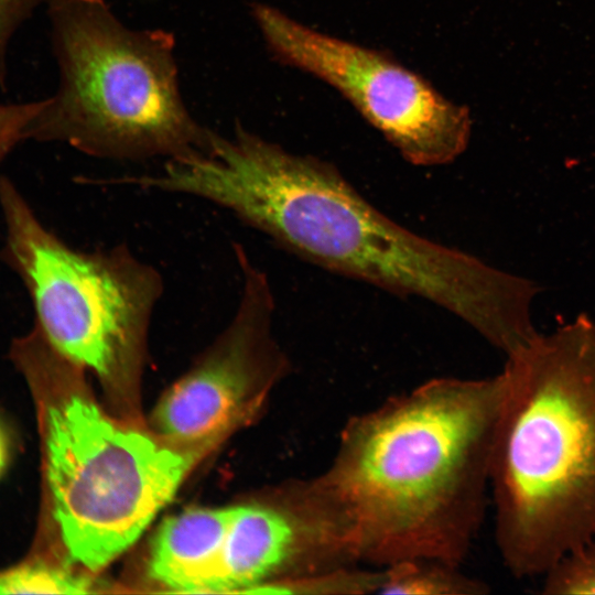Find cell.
Wrapping results in <instances>:
<instances>
[{
    "instance_id": "obj_1",
    "label": "cell",
    "mask_w": 595,
    "mask_h": 595,
    "mask_svg": "<svg viewBox=\"0 0 595 595\" xmlns=\"http://www.w3.org/2000/svg\"><path fill=\"white\" fill-rule=\"evenodd\" d=\"M171 186L231 212L306 262L442 307L505 355L538 333L529 312L537 283L408 229L333 163L240 125L216 133L207 154L176 164Z\"/></svg>"
},
{
    "instance_id": "obj_2",
    "label": "cell",
    "mask_w": 595,
    "mask_h": 595,
    "mask_svg": "<svg viewBox=\"0 0 595 595\" xmlns=\"http://www.w3.org/2000/svg\"><path fill=\"white\" fill-rule=\"evenodd\" d=\"M504 386L502 371L434 378L347 420L317 478L361 564L463 563L485 517Z\"/></svg>"
},
{
    "instance_id": "obj_3",
    "label": "cell",
    "mask_w": 595,
    "mask_h": 595,
    "mask_svg": "<svg viewBox=\"0 0 595 595\" xmlns=\"http://www.w3.org/2000/svg\"><path fill=\"white\" fill-rule=\"evenodd\" d=\"M490 465L495 540L517 578L595 539V322L507 356Z\"/></svg>"
},
{
    "instance_id": "obj_4",
    "label": "cell",
    "mask_w": 595,
    "mask_h": 595,
    "mask_svg": "<svg viewBox=\"0 0 595 595\" xmlns=\"http://www.w3.org/2000/svg\"><path fill=\"white\" fill-rule=\"evenodd\" d=\"M58 71L29 139L66 143L121 161L206 153L215 131L201 125L180 89L175 40L162 29H133L105 0H46Z\"/></svg>"
},
{
    "instance_id": "obj_5",
    "label": "cell",
    "mask_w": 595,
    "mask_h": 595,
    "mask_svg": "<svg viewBox=\"0 0 595 595\" xmlns=\"http://www.w3.org/2000/svg\"><path fill=\"white\" fill-rule=\"evenodd\" d=\"M2 259L21 279L35 326L51 346L110 385L139 374L161 273L127 245L78 250L47 229L9 178L0 177Z\"/></svg>"
},
{
    "instance_id": "obj_6",
    "label": "cell",
    "mask_w": 595,
    "mask_h": 595,
    "mask_svg": "<svg viewBox=\"0 0 595 595\" xmlns=\"http://www.w3.org/2000/svg\"><path fill=\"white\" fill-rule=\"evenodd\" d=\"M52 511L69 560L91 572L129 549L173 499L197 452L108 416L71 393L46 414Z\"/></svg>"
},
{
    "instance_id": "obj_7",
    "label": "cell",
    "mask_w": 595,
    "mask_h": 595,
    "mask_svg": "<svg viewBox=\"0 0 595 595\" xmlns=\"http://www.w3.org/2000/svg\"><path fill=\"white\" fill-rule=\"evenodd\" d=\"M251 15L279 62L336 89L409 163L444 165L466 150L469 110L421 75L380 51L318 32L272 6L253 3Z\"/></svg>"
},
{
    "instance_id": "obj_8",
    "label": "cell",
    "mask_w": 595,
    "mask_h": 595,
    "mask_svg": "<svg viewBox=\"0 0 595 595\" xmlns=\"http://www.w3.org/2000/svg\"><path fill=\"white\" fill-rule=\"evenodd\" d=\"M231 508H194L166 518L150 545L147 573L176 593H221L224 543Z\"/></svg>"
},
{
    "instance_id": "obj_9",
    "label": "cell",
    "mask_w": 595,
    "mask_h": 595,
    "mask_svg": "<svg viewBox=\"0 0 595 595\" xmlns=\"http://www.w3.org/2000/svg\"><path fill=\"white\" fill-rule=\"evenodd\" d=\"M461 565L435 559H409L381 567L378 594L392 595H480L488 585L465 575Z\"/></svg>"
},
{
    "instance_id": "obj_10",
    "label": "cell",
    "mask_w": 595,
    "mask_h": 595,
    "mask_svg": "<svg viewBox=\"0 0 595 595\" xmlns=\"http://www.w3.org/2000/svg\"><path fill=\"white\" fill-rule=\"evenodd\" d=\"M91 582L79 573L45 562L0 572V594H86Z\"/></svg>"
},
{
    "instance_id": "obj_11",
    "label": "cell",
    "mask_w": 595,
    "mask_h": 595,
    "mask_svg": "<svg viewBox=\"0 0 595 595\" xmlns=\"http://www.w3.org/2000/svg\"><path fill=\"white\" fill-rule=\"evenodd\" d=\"M542 576L543 594L595 595V539L561 556Z\"/></svg>"
},
{
    "instance_id": "obj_12",
    "label": "cell",
    "mask_w": 595,
    "mask_h": 595,
    "mask_svg": "<svg viewBox=\"0 0 595 595\" xmlns=\"http://www.w3.org/2000/svg\"><path fill=\"white\" fill-rule=\"evenodd\" d=\"M42 99L28 102H0V162L19 144L29 139L33 119Z\"/></svg>"
},
{
    "instance_id": "obj_13",
    "label": "cell",
    "mask_w": 595,
    "mask_h": 595,
    "mask_svg": "<svg viewBox=\"0 0 595 595\" xmlns=\"http://www.w3.org/2000/svg\"><path fill=\"white\" fill-rule=\"evenodd\" d=\"M46 0H0V87L7 88L8 51L14 33Z\"/></svg>"
},
{
    "instance_id": "obj_14",
    "label": "cell",
    "mask_w": 595,
    "mask_h": 595,
    "mask_svg": "<svg viewBox=\"0 0 595 595\" xmlns=\"http://www.w3.org/2000/svg\"><path fill=\"white\" fill-rule=\"evenodd\" d=\"M8 454H9L8 440L2 428L0 426V473L2 472V469L4 468L7 464Z\"/></svg>"
}]
</instances>
